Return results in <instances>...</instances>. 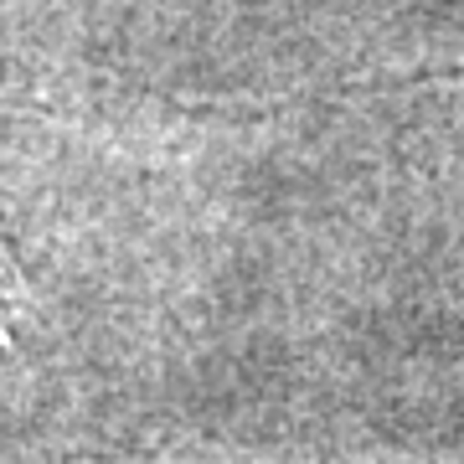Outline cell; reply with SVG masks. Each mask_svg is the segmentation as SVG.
I'll return each instance as SVG.
<instances>
[{
  "label": "cell",
  "mask_w": 464,
  "mask_h": 464,
  "mask_svg": "<svg viewBox=\"0 0 464 464\" xmlns=\"http://www.w3.org/2000/svg\"><path fill=\"white\" fill-rule=\"evenodd\" d=\"M16 289H21V268L11 264V253L0 243V341H11V335H5V295H16Z\"/></svg>",
  "instance_id": "obj_1"
}]
</instances>
